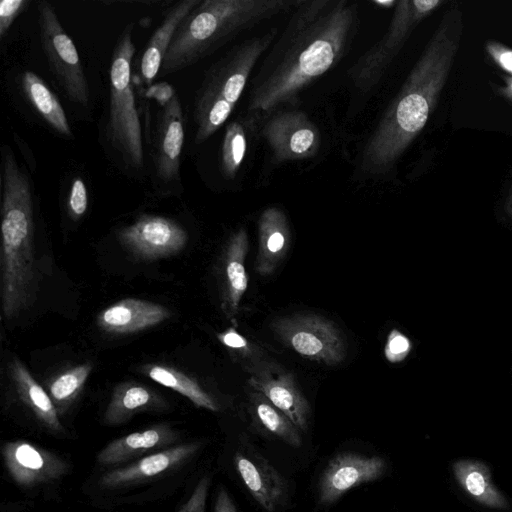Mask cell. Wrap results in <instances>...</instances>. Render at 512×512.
Listing matches in <instances>:
<instances>
[{
	"label": "cell",
	"mask_w": 512,
	"mask_h": 512,
	"mask_svg": "<svg viewBox=\"0 0 512 512\" xmlns=\"http://www.w3.org/2000/svg\"><path fill=\"white\" fill-rule=\"evenodd\" d=\"M358 26L357 4L349 0H299L285 28L251 78L247 121L258 128L275 110L336 65Z\"/></svg>",
	"instance_id": "6da1fadb"
},
{
	"label": "cell",
	"mask_w": 512,
	"mask_h": 512,
	"mask_svg": "<svg viewBox=\"0 0 512 512\" xmlns=\"http://www.w3.org/2000/svg\"><path fill=\"white\" fill-rule=\"evenodd\" d=\"M462 28L459 10L446 13L367 140L361 157L364 173L371 176L388 173L424 128L448 78Z\"/></svg>",
	"instance_id": "7a4b0ae2"
},
{
	"label": "cell",
	"mask_w": 512,
	"mask_h": 512,
	"mask_svg": "<svg viewBox=\"0 0 512 512\" xmlns=\"http://www.w3.org/2000/svg\"><path fill=\"white\" fill-rule=\"evenodd\" d=\"M1 302L3 317L18 316L37 290L30 181L7 145L2 147Z\"/></svg>",
	"instance_id": "3957f363"
},
{
	"label": "cell",
	"mask_w": 512,
	"mask_h": 512,
	"mask_svg": "<svg viewBox=\"0 0 512 512\" xmlns=\"http://www.w3.org/2000/svg\"><path fill=\"white\" fill-rule=\"evenodd\" d=\"M299 0H202L177 28L160 76L179 72L208 57L239 33L282 12Z\"/></svg>",
	"instance_id": "277c9868"
},
{
	"label": "cell",
	"mask_w": 512,
	"mask_h": 512,
	"mask_svg": "<svg viewBox=\"0 0 512 512\" xmlns=\"http://www.w3.org/2000/svg\"><path fill=\"white\" fill-rule=\"evenodd\" d=\"M276 34L277 28L273 27L238 44L206 71L194 100L197 144L210 138L229 118Z\"/></svg>",
	"instance_id": "5b68a950"
},
{
	"label": "cell",
	"mask_w": 512,
	"mask_h": 512,
	"mask_svg": "<svg viewBox=\"0 0 512 512\" xmlns=\"http://www.w3.org/2000/svg\"><path fill=\"white\" fill-rule=\"evenodd\" d=\"M132 32L133 24H127L111 56L106 135L123 166L131 172L141 173L145 161L141 124L132 86V60L136 50Z\"/></svg>",
	"instance_id": "8992f818"
},
{
	"label": "cell",
	"mask_w": 512,
	"mask_h": 512,
	"mask_svg": "<svg viewBox=\"0 0 512 512\" xmlns=\"http://www.w3.org/2000/svg\"><path fill=\"white\" fill-rule=\"evenodd\" d=\"M441 3L438 0L396 2L386 33L348 70L355 88L364 93L374 89L414 28Z\"/></svg>",
	"instance_id": "52a82bcc"
},
{
	"label": "cell",
	"mask_w": 512,
	"mask_h": 512,
	"mask_svg": "<svg viewBox=\"0 0 512 512\" xmlns=\"http://www.w3.org/2000/svg\"><path fill=\"white\" fill-rule=\"evenodd\" d=\"M37 18L42 49L58 85L70 102L88 108L90 92L79 53L50 2H38Z\"/></svg>",
	"instance_id": "ba28073f"
},
{
	"label": "cell",
	"mask_w": 512,
	"mask_h": 512,
	"mask_svg": "<svg viewBox=\"0 0 512 512\" xmlns=\"http://www.w3.org/2000/svg\"><path fill=\"white\" fill-rule=\"evenodd\" d=\"M277 338L302 357L327 365L341 363L346 343L341 331L328 319L315 314H298L275 320Z\"/></svg>",
	"instance_id": "9c48e42d"
},
{
	"label": "cell",
	"mask_w": 512,
	"mask_h": 512,
	"mask_svg": "<svg viewBox=\"0 0 512 512\" xmlns=\"http://www.w3.org/2000/svg\"><path fill=\"white\" fill-rule=\"evenodd\" d=\"M258 128L278 163L312 157L320 146L317 126L300 110H275L260 121Z\"/></svg>",
	"instance_id": "30bf717a"
},
{
	"label": "cell",
	"mask_w": 512,
	"mask_h": 512,
	"mask_svg": "<svg viewBox=\"0 0 512 512\" xmlns=\"http://www.w3.org/2000/svg\"><path fill=\"white\" fill-rule=\"evenodd\" d=\"M118 239L137 259L154 261L179 253L186 246L188 235L170 218L142 215L119 230Z\"/></svg>",
	"instance_id": "8fae6325"
},
{
	"label": "cell",
	"mask_w": 512,
	"mask_h": 512,
	"mask_svg": "<svg viewBox=\"0 0 512 512\" xmlns=\"http://www.w3.org/2000/svg\"><path fill=\"white\" fill-rule=\"evenodd\" d=\"M247 369L251 373L249 384L252 389L262 393L300 431L306 432L310 406L293 375L277 364L264 360L248 366Z\"/></svg>",
	"instance_id": "7c38bea8"
},
{
	"label": "cell",
	"mask_w": 512,
	"mask_h": 512,
	"mask_svg": "<svg viewBox=\"0 0 512 512\" xmlns=\"http://www.w3.org/2000/svg\"><path fill=\"white\" fill-rule=\"evenodd\" d=\"M386 462L380 456L344 452L327 463L319 481V502L331 505L346 492L383 476Z\"/></svg>",
	"instance_id": "4fadbf2b"
},
{
	"label": "cell",
	"mask_w": 512,
	"mask_h": 512,
	"mask_svg": "<svg viewBox=\"0 0 512 512\" xmlns=\"http://www.w3.org/2000/svg\"><path fill=\"white\" fill-rule=\"evenodd\" d=\"M2 456L10 477L25 488L56 481L68 471L60 456L24 440L5 443Z\"/></svg>",
	"instance_id": "5bb4252c"
},
{
	"label": "cell",
	"mask_w": 512,
	"mask_h": 512,
	"mask_svg": "<svg viewBox=\"0 0 512 512\" xmlns=\"http://www.w3.org/2000/svg\"><path fill=\"white\" fill-rule=\"evenodd\" d=\"M159 112L153 146L154 170L160 184L170 185L180 181L185 139L183 110L177 94Z\"/></svg>",
	"instance_id": "9a60e30c"
},
{
	"label": "cell",
	"mask_w": 512,
	"mask_h": 512,
	"mask_svg": "<svg viewBox=\"0 0 512 512\" xmlns=\"http://www.w3.org/2000/svg\"><path fill=\"white\" fill-rule=\"evenodd\" d=\"M198 449L197 442L171 446L139 458L130 465L106 472L100 477L99 484L105 489H120L143 483L179 467Z\"/></svg>",
	"instance_id": "2e32d148"
},
{
	"label": "cell",
	"mask_w": 512,
	"mask_h": 512,
	"mask_svg": "<svg viewBox=\"0 0 512 512\" xmlns=\"http://www.w3.org/2000/svg\"><path fill=\"white\" fill-rule=\"evenodd\" d=\"M234 466L253 499L266 511L275 512L283 503L287 485L282 475L254 451L238 450Z\"/></svg>",
	"instance_id": "e0dca14e"
},
{
	"label": "cell",
	"mask_w": 512,
	"mask_h": 512,
	"mask_svg": "<svg viewBox=\"0 0 512 512\" xmlns=\"http://www.w3.org/2000/svg\"><path fill=\"white\" fill-rule=\"evenodd\" d=\"M170 316V310L160 304L126 298L102 310L97 316V325L107 333L123 335L154 327Z\"/></svg>",
	"instance_id": "ac0fdd59"
},
{
	"label": "cell",
	"mask_w": 512,
	"mask_h": 512,
	"mask_svg": "<svg viewBox=\"0 0 512 512\" xmlns=\"http://www.w3.org/2000/svg\"><path fill=\"white\" fill-rule=\"evenodd\" d=\"M247 252L248 236L246 230L240 228L227 241L219 266L221 306L229 318L237 314L240 301L247 289Z\"/></svg>",
	"instance_id": "d6986e66"
},
{
	"label": "cell",
	"mask_w": 512,
	"mask_h": 512,
	"mask_svg": "<svg viewBox=\"0 0 512 512\" xmlns=\"http://www.w3.org/2000/svg\"><path fill=\"white\" fill-rule=\"evenodd\" d=\"M177 439L178 433L169 425H153L109 442L98 452L96 461L100 466H115L169 448Z\"/></svg>",
	"instance_id": "ffe728a7"
},
{
	"label": "cell",
	"mask_w": 512,
	"mask_h": 512,
	"mask_svg": "<svg viewBox=\"0 0 512 512\" xmlns=\"http://www.w3.org/2000/svg\"><path fill=\"white\" fill-rule=\"evenodd\" d=\"M258 237L255 268L261 275H270L284 259L291 241L289 223L281 209L269 207L262 212Z\"/></svg>",
	"instance_id": "44dd1931"
},
{
	"label": "cell",
	"mask_w": 512,
	"mask_h": 512,
	"mask_svg": "<svg viewBox=\"0 0 512 512\" xmlns=\"http://www.w3.org/2000/svg\"><path fill=\"white\" fill-rule=\"evenodd\" d=\"M201 1L182 0L168 10L141 55L139 74L143 84L150 85L159 74L163 59L177 28Z\"/></svg>",
	"instance_id": "7402d4cb"
},
{
	"label": "cell",
	"mask_w": 512,
	"mask_h": 512,
	"mask_svg": "<svg viewBox=\"0 0 512 512\" xmlns=\"http://www.w3.org/2000/svg\"><path fill=\"white\" fill-rule=\"evenodd\" d=\"M168 406L165 399L148 386L124 382L117 385L103 415L109 426L122 425L141 412L160 411Z\"/></svg>",
	"instance_id": "603a6c76"
},
{
	"label": "cell",
	"mask_w": 512,
	"mask_h": 512,
	"mask_svg": "<svg viewBox=\"0 0 512 512\" xmlns=\"http://www.w3.org/2000/svg\"><path fill=\"white\" fill-rule=\"evenodd\" d=\"M9 374L20 399L33 412L38 421L51 432H62L63 426L50 395L16 357H13L9 363Z\"/></svg>",
	"instance_id": "cb8c5ba5"
},
{
	"label": "cell",
	"mask_w": 512,
	"mask_h": 512,
	"mask_svg": "<svg viewBox=\"0 0 512 512\" xmlns=\"http://www.w3.org/2000/svg\"><path fill=\"white\" fill-rule=\"evenodd\" d=\"M20 83L25 98L47 125L61 136L71 138L73 133L65 111L43 79L33 71H25Z\"/></svg>",
	"instance_id": "d4e9b609"
},
{
	"label": "cell",
	"mask_w": 512,
	"mask_h": 512,
	"mask_svg": "<svg viewBox=\"0 0 512 512\" xmlns=\"http://www.w3.org/2000/svg\"><path fill=\"white\" fill-rule=\"evenodd\" d=\"M453 473L463 490L477 502L490 508L508 507V501L493 484L489 470L483 463L460 460L453 464Z\"/></svg>",
	"instance_id": "484cf974"
},
{
	"label": "cell",
	"mask_w": 512,
	"mask_h": 512,
	"mask_svg": "<svg viewBox=\"0 0 512 512\" xmlns=\"http://www.w3.org/2000/svg\"><path fill=\"white\" fill-rule=\"evenodd\" d=\"M249 411L254 421L268 434L292 447L302 445L300 430L262 393L253 390L249 395Z\"/></svg>",
	"instance_id": "4316f807"
},
{
	"label": "cell",
	"mask_w": 512,
	"mask_h": 512,
	"mask_svg": "<svg viewBox=\"0 0 512 512\" xmlns=\"http://www.w3.org/2000/svg\"><path fill=\"white\" fill-rule=\"evenodd\" d=\"M142 373L153 381L182 394L197 407L211 411L219 409L214 399L195 380L172 367L148 364L142 368Z\"/></svg>",
	"instance_id": "83f0119b"
},
{
	"label": "cell",
	"mask_w": 512,
	"mask_h": 512,
	"mask_svg": "<svg viewBox=\"0 0 512 512\" xmlns=\"http://www.w3.org/2000/svg\"><path fill=\"white\" fill-rule=\"evenodd\" d=\"M250 127L253 126L246 118L242 121H232L226 126L221 147L220 167L227 179L235 178L242 166L247 149V129Z\"/></svg>",
	"instance_id": "f1b7e54d"
},
{
	"label": "cell",
	"mask_w": 512,
	"mask_h": 512,
	"mask_svg": "<svg viewBox=\"0 0 512 512\" xmlns=\"http://www.w3.org/2000/svg\"><path fill=\"white\" fill-rule=\"evenodd\" d=\"M92 368L93 365L86 362L63 371L50 381L49 395L59 415L63 414L80 394Z\"/></svg>",
	"instance_id": "f546056e"
},
{
	"label": "cell",
	"mask_w": 512,
	"mask_h": 512,
	"mask_svg": "<svg viewBox=\"0 0 512 512\" xmlns=\"http://www.w3.org/2000/svg\"><path fill=\"white\" fill-rule=\"evenodd\" d=\"M88 207V192L84 181L77 177L73 180L68 195V211L74 220L81 218Z\"/></svg>",
	"instance_id": "4dcf8cb0"
},
{
	"label": "cell",
	"mask_w": 512,
	"mask_h": 512,
	"mask_svg": "<svg viewBox=\"0 0 512 512\" xmlns=\"http://www.w3.org/2000/svg\"><path fill=\"white\" fill-rule=\"evenodd\" d=\"M29 0H2L0 2V38L7 35L15 19L26 9Z\"/></svg>",
	"instance_id": "1f68e13d"
},
{
	"label": "cell",
	"mask_w": 512,
	"mask_h": 512,
	"mask_svg": "<svg viewBox=\"0 0 512 512\" xmlns=\"http://www.w3.org/2000/svg\"><path fill=\"white\" fill-rule=\"evenodd\" d=\"M209 486L210 478L208 476L201 478L190 497L181 506L178 512H205Z\"/></svg>",
	"instance_id": "d6a6232c"
},
{
	"label": "cell",
	"mask_w": 512,
	"mask_h": 512,
	"mask_svg": "<svg viewBox=\"0 0 512 512\" xmlns=\"http://www.w3.org/2000/svg\"><path fill=\"white\" fill-rule=\"evenodd\" d=\"M410 350V342L407 337L397 330H393L385 346V356L390 362L403 360Z\"/></svg>",
	"instance_id": "836d02e7"
},
{
	"label": "cell",
	"mask_w": 512,
	"mask_h": 512,
	"mask_svg": "<svg viewBox=\"0 0 512 512\" xmlns=\"http://www.w3.org/2000/svg\"><path fill=\"white\" fill-rule=\"evenodd\" d=\"M217 337L224 346L234 350L238 355H242V357H250L249 355H253L254 351L248 341L236 330L230 328L217 334Z\"/></svg>",
	"instance_id": "e575fe53"
},
{
	"label": "cell",
	"mask_w": 512,
	"mask_h": 512,
	"mask_svg": "<svg viewBox=\"0 0 512 512\" xmlns=\"http://www.w3.org/2000/svg\"><path fill=\"white\" fill-rule=\"evenodd\" d=\"M486 51L492 60L504 71L512 75V49L495 41L486 43Z\"/></svg>",
	"instance_id": "d590c367"
},
{
	"label": "cell",
	"mask_w": 512,
	"mask_h": 512,
	"mask_svg": "<svg viewBox=\"0 0 512 512\" xmlns=\"http://www.w3.org/2000/svg\"><path fill=\"white\" fill-rule=\"evenodd\" d=\"M176 94V90L167 82L153 84L146 91V96L155 99L161 107L168 104Z\"/></svg>",
	"instance_id": "8d00e7d4"
},
{
	"label": "cell",
	"mask_w": 512,
	"mask_h": 512,
	"mask_svg": "<svg viewBox=\"0 0 512 512\" xmlns=\"http://www.w3.org/2000/svg\"><path fill=\"white\" fill-rule=\"evenodd\" d=\"M214 512H237L234 502L224 488H221L218 491L214 505Z\"/></svg>",
	"instance_id": "74e56055"
},
{
	"label": "cell",
	"mask_w": 512,
	"mask_h": 512,
	"mask_svg": "<svg viewBox=\"0 0 512 512\" xmlns=\"http://www.w3.org/2000/svg\"><path fill=\"white\" fill-rule=\"evenodd\" d=\"M506 81V94L510 97H512V76L511 77H505Z\"/></svg>",
	"instance_id": "f35d334b"
},
{
	"label": "cell",
	"mask_w": 512,
	"mask_h": 512,
	"mask_svg": "<svg viewBox=\"0 0 512 512\" xmlns=\"http://www.w3.org/2000/svg\"><path fill=\"white\" fill-rule=\"evenodd\" d=\"M506 209H507L508 213L512 216V187H511V190L507 197Z\"/></svg>",
	"instance_id": "ab89813d"
}]
</instances>
